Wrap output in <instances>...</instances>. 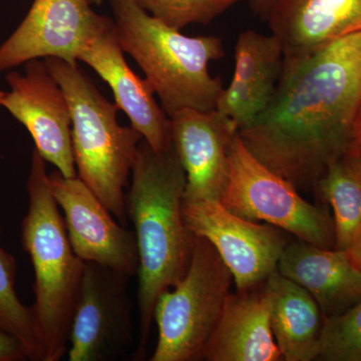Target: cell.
I'll return each instance as SVG.
<instances>
[{
  "label": "cell",
  "mask_w": 361,
  "mask_h": 361,
  "mask_svg": "<svg viewBox=\"0 0 361 361\" xmlns=\"http://www.w3.org/2000/svg\"><path fill=\"white\" fill-rule=\"evenodd\" d=\"M361 30L319 51L285 59L267 109L238 130L252 155L299 192L357 145Z\"/></svg>",
  "instance_id": "obj_1"
},
{
  "label": "cell",
  "mask_w": 361,
  "mask_h": 361,
  "mask_svg": "<svg viewBox=\"0 0 361 361\" xmlns=\"http://www.w3.org/2000/svg\"><path fill=\"white\" fill-rule=\"evenodd\" d=\"M126 194L139 253L140 351L145 350L157 300L186 274L194 235L183 217L187 177L174 147L157 152L142 140Z\"/></svg>",
  "instance_id": "obj_2"
},
{
  "label": "cell",
  "mask_w": 361,
  "mask_h": 361,
  "mask_svg": "<svg viewBox=\"0 0 361 361\" xmlns=\"http://www.w3.org/2000/svg\"><path fill=\"white\" fill-rule=\"evenodd\" d=\"M27 194L21 243L35 270L33 317L44 361H59L68 350L71 320L85 262L71 245L65 219L49 187L45 161L35 149Z\"/></svg>",
  "instance_id": "obj_3"
},
{
  "label": "cell",
  "mask_w": 361,
  "mask_h": 361,
  "mask_svg": "<svg viewBox=\"0 0 361 361\" xmlns=\"http://www.w3.org/2000/svg\"><path fill=\"white\" fill-rule=\"evenodd\" d=\"M116 37L146 75L169 116L184 109H217L224 87L209 71L224 56L217 37H187L147 13L134 0H111Z\"/></svg>",
  "instance_id": "obj_4"
},
{
  "label": "cell",
  "mask_w": 361,
  "mask_h": 361,
  "mask_svg": "<svg viewBox=\"0 0 361 361\" xmlns=\"http://www.w3.org/2000/svg\"><path fill=\"white\" fill-rule=\"evenodd\" d=\"M65 92L71 116V141L78 177L118 222L127 225L125 188L142 137L118 122V108L101 94L78 63L44 59Z\"/></svg>",
  "instance_id": "obj_5"
},
{
  "label": "cell",
  "mask_w": 361,
  "mask_h": 361,
  "mask_svg": "<svg viewBox=\"0 0 361 361\" xmlns=\"http://www.w3.org/2000/svg\"><path fill=\"white\" fill-rule=\"evenodd\" d=\"M233 283L231 272L212 244L194 235L186 274L157 300L158 341L151 360H202Z\"/></svg>",
  "instance_id": "obj_6"
},
{
  "label": "cell",
  "mask_w": 361,
  "mask_h": 361,
  "mask_svg": "<svg viewBox=\"0 0 361 361\" xmlns=\"http://www.w3.org/2000/svg\"><path fill=\"white\" fill-rule=\"evenodd\" d=\"M220 202L243 219L267 223L320 248L336 249L334 218L252 155L239 133L230 151L229 175Z\"/></svg>",
  "instance_id": "obj_7"
},
{
  "label": "cell",
  "mask_w": 361,
  "mask_h": 361,
  "mask_svg": "<svg viewBox=\"0 0 361 361\" xmlns=\"http://www.w3.org/2000/svg\"><path fill=\"white\" fill-rule=\"evenodd\" d=\"M189 231L212 244L233 276L237 290L263 283L277 270L288 233L239 217L220 201L183 200Z\"/></svg>",
  "instance_id": "obj_8"
},
{
  "label": "cell",
  "mask_w": 361,
  "mask_h": 361,
  "mask_svg": "<svg viewBox=\"0 0 361 361\" xmlns=\"http://www.w3.org/2000/svg\"><path fill=\"white\" fill-rule=\"evenodd\" d=\"M130 276L85 262L71 320L68 360H116L133 343Z\"/></svg>",
  "instance_id": "obj_9"
},
{
  "label": "cell",
  "mask_w": 361,
  "mask_h": 361,
  "mask_svg": "<svg viewBox=\"0 0 361 361\" xmlns=\"http://www.w3.org/2000/svg\"><path fill=\"white\" fill-rule=\"evenodd\" d=\"M49 182L65 214L68 239L78 257L130 277L137 275L139 253L134 231L121 224L80 178H66L56 170L49 175Z\"/></svg>",
  "instance_id": "obj_10"
},
{
  "label": "cell",
  "mask_w": 361,
  "mask_h": 361,
  "mask_svg": "<svg viewBox=\"0 0 361 361\" xmlns=\"http://www.w3.org/2000/svg\"><path fill=\"white\" fill-rule=\"evenodd\" d=\"M90 4V0H35L18 30L0 47V71L37 59L77 63L110 21Z\"/></svg>",
  "instance_id": "obj_11"
},
{
  "label": "cell",
  "mask_w": 361,
  "mask_h": 361,
  "mask_svg": "<svg viewBox=\"0 0 361 361\" xmlns=\"http://www.w3.org/2000/svg\"><path fill=\"white\" fill-rule=\"evenodd\" d=\"M6 80L11 92L4 94L2 106L25 126L45 161L66 178L78 177L70 106L44 61H28L25 75L11 73Z\"/></svg>",
  "instance_id": "obj_12"
},
{
  "label": "cell",
  "mask_w": 361,
  "mask_h": 361,
  "mask_svg": "<svg viewBox=\"0 0 361 361\" xmlns=\"http://www.w3.org/2000/svg\"><path fill=\"white\" fill-rule=\"evenodd\" d=\"M170 121L173 147L186 173L184 198L220 201L238 128L217 110L184 109Z\"/></svg>",
  "instance_id": "obj_13"
},
{
  "label": "cell",
  "mask_w": 361,
  "mask_h": 361,
  "mask_svg": "<svg viewBox=\"0 0 361 361\" xmlns=\"http://www.w3.org/2000/svg\"><path fill=\"white\" fill-rule=\"evenodd\" d=\"M78 61L89 65L110 85L118 110L129 116L130 126L152 148L164 152L172 146L170 116L157 103L148 80L130 70L113 20L94 35Z\"/></svg>",
  "instance_id": "obj_14"
},
{
  "label": "cell",
  "mask_w": 361,
  "mask_h": 361,
  "mask_svg": "<svg viewBox=\"0 0 361 361\" xmlns=\"http://www.w3.org/2000/svg\"><path fill=\"white\" fill-rule=\"evenodd\" d=\"M277 270L310 292L324 319L344 314L361 302V270L346 250L320 248L290 239Z\"/></svg>",
  "instance_id": "obj_15"
},
{
  "label": "cell",
  "mask_w": 361,
  "mask_h": 361,
  "mask_svg": "<svg viewBox=\"0 0 361 361\" xmlns=\"http://www.w3.org/2000/svg\"><path fill=\"white\" fill-rule=\"evenodd\" d=\"M284 54L273 35L240 33L231 82L223 90L217 110L238 128L250 126L267 109L281 75Z\"/></svg>",
  "instance_id": "obj_16"
},
{
  "label": "cell",
  "mask_w": 361,
  "mask_h": 361,
  "mask_svg": "<svg viewBox=\"0 0 361 361\" xmlns=\"http://www.w3.org/2000/svg\"><path fill=\"white\" fill-rule=\"evenodd\" d=\"M271 299L265 282L229 294L202 360H283L271 329Z\"/></svg>",
  "instance_id": "obj_17"
},
{
  "label": "cell",
  "mask_w": 361,
  "mask_h": 361,
  "mask_svg": "<svg viewBox=\"0 0 361 361\" xmlns=\"http://www.w3.org/2000/svg\"><path fill=\"white\" fill-rule=\"evenodd\" d=\"M267 21L284 58H300L360 32L361 0H276Z\"/></svg>",
  "instance_id": "obj_18"
},
{
  "label": "cell",
  "mask_w": 361,
  "mask_h": 361,
  "mask_svg": "<svg viewBox=\"0 0 361 361\" xmlns=\"http://www.w3.org/2000/svg\"><path fill=\"white\" fill-rule=\"evenodd\" d=\"M265 284L271 299V329L283 360H317L324 316L315 299L278 270Z\"/></svg>",
  "instance_id": "obj_19"
},
{
  "label": "cell",
  "mask_w": 361,
  "mask_h": 361,
  "mask_svg": "<svg viewBox=\"0 0 361 361\" xmlns=\"http://www.w3.org/2000/svg\"><path fill=\"white\" fill-rule=\"evenodd\" d=\"M315 193L334 211L336 249L348 250L361 224V159L355 149L329 166Z\"/></svg>",
  "instance_id": "obj_20"
},
{
  "label": "cell",
  "mask_w": 361,
  "mask_h": 361,
  "mask_svg": "<svg viewBox=\"0 0 361 361\" xmlns=\"http://www.w3.org/2000/svg\"><path fill=\"white\" fill-rule=\"evenodd\" d=\"M16 259L0 246V329L20 339L28 360L44 361L32 307L21 302L16 292Z\"/></svg>",
  "instance_id": "obj_21"
},
{
  "label": "cell",
  "mask_w": 361,
  "mask_h": 361,
  "mask_svg": "<svg viewBox=\"0 0 361 361\" xmlns=\"http://www.w3.org/2000/svg\"><path fill=\"white\" fill-rule=\"evenodd\" d=\"M147 13L170 27L209 25L242 0H134Z\"/></svg>",
  "instance_id": "obj_22"
},
{
  "label": "cell",
  "mask_w": 361,
  "mask_h": 361,
  "mask_svg": "<svg viewBox=\"0 0 361 361\" xmlns=\"http://www.w3.org/2000/svg\"><path fill=\"white\" fill-rule=\"evenodd\" d=\"M317 360L361 361V302L344 314L324 319Z\"/></svg>",
  "instance_id": "obj_23"
},
{
  "label": "cell",
  "mask_w": 361,
  "mask_h": 361,
  "mask_svg": "<svg viewBox=\"0 0 361 361\" xmlns=\"http://www.w3.org/2000/svg\"><path fill=\"white\" fill-rule=\"evenodd\" d=\"M28 360L25 349L18 337L0 329V361Z\"/></svg>",
  "instance_id": "obj_24"
},
{
  "label": "cell",
  "mask_w": 361,
  "mask_h": 361,
  "mask_svg": "<svg viewBox=\"0 0 361 361\" xmlns=\"http://www.w3.org/2000/svg\"><path fill=\"white\" fill-rule=\"evenodd\" d=\"M346 251L356 267L361 270V224L356 230L355 234L353 235L350 245Z\"/></svg>",
  "instance_id": "obj_25"
},
{
  "label": "cell",
  "mask_w": 361,
  "mask_h": 361,
  "mask_svg": "<svg viewBox=\"0 0 361 361\" xmlns=\"http://www.w3.org/2000/svg\"><path fill=\"white\" fill-rule=\"evenodd\" d=\"M250 1L255 13L267 20L271 8L274 6L276 0H250Z\"/></svg>",
  "instance_id": "obj_26"
},
{
  "label": "cell",
  "mask_w": 361,
  "mask_h": 361,
  "mask_svg": "<svg viewBox=\"0 0 361 361\" xmlns=\"http://www.w3.org/2000/svg\"><path fill=\"white\" fill-rule=\"evenodd\" d=\"M361 141V110L360 113V118H358L357 126V142Z\"/></svg>",
  "instance_id": "obj_27"
},
{
  "label": "cell",
  "mask_w": 361,
  "mask_h": 361,
  "mask_svg": "<svg viewBox=\"0 0 361 361\" xmlns=\"http://www.w3.org/2000/svg\"><path fill=\"white\" fill-rule=\"evenodd\" d=\"M355 151L356 153H357V155L360 157L361 159V141L357 142V145H356V148L355 149Z\"/></svg>",
  "instance_id": "obj_28"
},
{
  "label": "cell",
  "mask_w": 361,
  "mask_h": 361,
  "mask_svg": "<svg viewBox=\"0 0 361 361\" xmlns=\"http://www.w3.org/2000/svg\"><path fill=\"white\" fill-rule=\"evenodd\" d=\"M4 94H6V92H1V90H0V106H2V99H4Z\"/></svg>",
  "instance_id": "obj_29"
},
{
  "label": "cell",
  "mask_w": 361,
  "mask_h": 361,
  "mask_svg": "<svg viewBox=\"0 0 361 361\" xmlns=\"http://www.w3.org/2000/svg\"><path fill=\"white\" fill-rule=\"evenodd\" d=\"M103 1H104V0H90V4H102V2H103Z\"/></svg>",
  "instance_id": "obj_30"
}]
</instances>
